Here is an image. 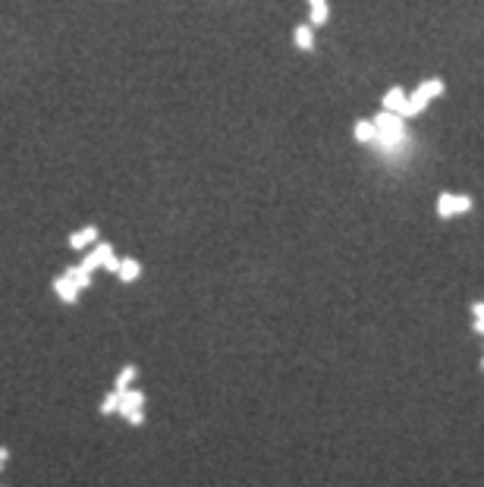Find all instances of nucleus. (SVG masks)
Listing matches in <instances>:
<instances>
[{"mask_svg":"<svg viewBox=\"0 0 484 487\" xmlns=\"http://www.w3.org/2000/svg\"><path fill=\"white\" fill-rule=\"evenodd\" d=\"M437 217L440 220H453L456 217V192H440L437 195Z\"/></svg>","mask_w":484,"mask_h":487,"instance_id":"obj_11","label":"nucleus"},{"mask_svg":"<svg viewBox=\"0 0 484 487\" xmlns=\"http://www.w3.org/2000/svg\"><path fill=\"white\" fill-rule=\"evenodd\" d=\"M352 139H356L358 145H374V141H378V126H374V120H356Z\"/></svg>","mask_w":484,"mask_h":487,"instance_id":"obj_8","label":"nucleus"},{"mask_svg":"<svg viewBox=\"0 0 484 487\" xmlns=\"http://www.w3.org/2000/svg\"><path fill=\"white\" fill-rule=\"evenodd\" d=\"M314 3H327V0H308V7H314Z\"/></svg>","mask_w":484,"mask_h":487,"instance_id":"obj_21","label":"nucleus"},{"mask_svg":"<svg viewBox=\"0 0 484 487\" xmlns=\"http://www.w3.org/2000/svg\"><path fill=\"white\" fill-rule=\"evenodd\" d=\"M101 239V233H97V227L95 223H85L82 229H76V233H69V239H67V245L73 251H89L91 245Z\"/></svg>","mask_w":484,"mask_h":487,"instance_id":"obj_5","label":"nucleus"},{"mask_svg":"<svg viewBox=\"0 0 484 487\" xmlns=\"http://www.w3.org/2000/svg\"><path fill=\"white\" fill-rule=\"evenodd\" d=\"M119 399H123V393L113 387L111 393H107L104 399H101V406H97V412L101 415H119Z\"/></svg>","mask_w":484,"mask_h":487,"instance_id":"obj_14","label":"nucleus"},{"mask_svg":"<svg viewBox=\"0 0 484 487\" xmlns=\"http://www.w3.org/2000/svg\"><path fill=\"white\" fill-rule=\"evenodd\" d=\"M406 104H409V91L402 89V85H390V89L384 91V98H380V107H384V111H393V113H402Z\"/></svg>","mask_w":484,"mask_h":487,"instance_id":"obj_6","label":"nucleus"},{"mask_svg":"<svg viewBox=\"0 0 484 487\" xmlns=\"http://www.w3.org/2000/svg\"><path fill=\"white\" fill-rule=\"evenodd\" d=\"M481 371H484V359H481Z\"/></svg>","mask_w":484,"mask_h":487,"instance_id":"obj_22","label":"nucleus"},{"mask_svg":"<svg viewBox=\"0 0 484 487\" xmlns=\"http://www.w3.org/2000/svg\"><path fill=\"white\" fill-rule=\"evenodd\" d=\"M82 267H85V271H91V273H95V271L117 273L119 271V258H117V251H113L111 242H101V239H97V242L82 255Z\"/></svg>","mask_w":484,"mask_h":487,"instance_id":"obj_3","label":"nucleus"},{"mask_svg":"<svg viewBox=\"0 0 484 487\" xmlns=\"http://www.w3.org/2000/svg\"><path fill=\"white\" fill-rule=\"evenodd\" d=\"M135 381H139V368H135V365H123V368L117 371V381H113V387L123 393V390H129V387H135Z\"/></svg>","mask_w":484,"mask_h":487,"instance_id":"obj_12","label":"nucleus"},{"mask_svg":"<svg viewBox=\"0 0 484 487\" xmlns=\"http://www.w3.org/2000/svg\"><path fill=\"white\" fill-rule=\"evenodd\" d=\"M292 45H296V51H302V54L314 51V25L299 23L296 29H292Z\"/></svg>","mask_w":484,"mask_h":487,"instance_id":"obj_7","label":"nucleus"},{"mask_svg":"<svg viewBox=\"0 0 484 487\" xmlns=\"http://www.w3.org/2000/svg\"><path fill=\"white\" fill-rule=\"evenodd\" d=\"M54 295H57L63 305H76L79 302V295H82V289H79V283L73 280V277H67V273H60V277H54Z\"/></svg>","mask_w":484,"mask_h":487,"instance_id":"obj_4","label":"nucleus"},{"mask_svg":"<svg viewBox=\"0 0 484 487\" xmlns=\"http://www.w3.org/2000/svg\"><path fill=\"white\" fill-rule=\"evenodd\" d=\"M472 330H475L478 337H484V321H481V317H472Z\"/></svg>","mask_w":484,"mask_h":487,"instance_id":"obj_19","label":"nucleus"},{"mask_svg":"<svg viewBox=\"0 0 484 487\" xmlns=\"http://www.w3.org/2000/svg\"><path fill=\"white\" fill-rule=\"evenodd\" d=\"M119 418L126 421V424H132V428H142V424H145V409H132V412H123Z\"/></svg>","mask_w":484,"mask_h":487,"instance_id":"obj_17","label":"nucleus"},{"mask_svg":"<svg viewBox=\"0 0 484 487\" xmlns=\"http://www.w3.org/2000/svg\"><path fill=\"white\" fill-rule=\"evenodd\" d=\"M139 277H142V261L139 258H119V271H117L119 283H135Z\"/></svg>","mask_w":484,"mask_h":487,"instance_id":"obj_10","label":"nucleus"},{"mask_svg":"<svg viewBox=\"0 0 484 487\" xmlns=\"http://www.w3.org/2000/svg\"><path fill=\"white\" fill-rule=\"evenodd\" d=\"M327 19H330V7H327V3H314V7H308V23H312L314 29L327 25Z\"/></svg>","mask_w":484,"mask_h":487,"instance_id":"obj_15","label":"nucleus"},{"mask_svg":"<svg viewBox=\"0 0 484 487\" xmlns=\"http://www.w3.org/2000/svg\"><path fill=\"white\" fill-rule=\"evenodd\" d=\"M472 317H481V321H484V299L472 302Z\"/></svg>","mask_w":484,"mask_h":487,"instance_id":"obj_18","label":"nucleus"},{"mask_svg":"<svg viewBox=\"0 0 484 487\" xmlns=\"http://www.w3.org/2000/svg\"><path fill=\"white\" fill-rule=\"evenodd\" d=\"M7 462H10V450H7V446H0V472L7 468Z\"/></svg>","mask_w":484,"mask_h":487,"instance_id":"obj_20","label":"nucleus"},{"mask_svg":"<svg viewBox=\"0 0 484 487\" xmlns=\"http://www.w3.org/2000/svg\"><path fill=\"white\" fill-rule=\"evenodd\" d=\"M443 91H447V82H443V79H437V76H434V79H422V82H418V89L409 91V104H406L402 117H406V120L422 117V113H425L437 98H443Z\"/></svg>","mask_w":484,"mask_h":487,"instance_id":"obj_2","label":"nucleus"},{"mask_svg":"<svg viewBox=\"0 0 484 487\" xmlns=\"http://www.w3.org/2000/svg\"><path fill=\"white\" fill-rule=\"evenodd\" d=\"M63 273H67V277H73V280L79 283V289H82V293L91 286V283H95V273H91V271H85L82 264H69Z\"/></svg>","mask_w":484,"mask_h":487,"instance_id":"obj_13","label":"nucleus"},{"mask_svg":"<svg viewBox=\"0 0 484 487\" xmlns=\"http://www.w3.org/2000/svg\"><path fill=\"white\" fill-rule=\"evenodd\" d=\"M371 120H374V126H378V141H374L378 148L396 151V148H402L409 141V129H406V117H402V113H393V111H384V107H380Z\"/></svg>","mask_w":484,"mask_h":487,"instance_id":"obj_1","label":"nucleus"},{"mask_svg":"<svg viewBox=\"0 0 484 487\" xmlns=\"http://www.w3.org/2000/svg\"><path fill=\"white\" fill-rule=\"evenodd\" d=\"M145 406H148V396H145V390H139V387H129V390H123V399H119V415L132 412V409H145Z\"/></svg>","mask_w":484,"mask_h":487,"instance_id":"obj_9","label":"nucleus"},{"mask_svg":"<svg viewBox=\"0 0 484 487\" xmlns=\"http://www.w3.org/2000/svg\"><path fill=\"white\" fill-rule=\"evenodd\" d=\"M472 207H475V199H472V195H456V217L472 214Z\"/></svg>","mask_w":484,"mask_h":487,"instance_id":"obj_16","label":"nucleus"}]
</instances>
